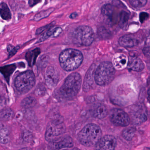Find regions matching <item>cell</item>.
<instances>
[{
	"label": "cell",
	"instance_id": "6da1fadb",
	"mask_svg": "<svg viewBox=\"0 0 150 150\" xmlns=\"http://www.w3.org/2000/svg\"><path fill=\"white\" fill-rule=\"evenodd\" d=\"M83 60L82 53L76 49H67L59 55L60 66L67 71H71L78 69L82 64Z\"/></svg>",
	"mask_w": 150,
	"mask_h": 150
},
{
	"label": "cell",
	"instance_id": "7a4b0ae2",
	"mask_svg": "<svg viewBox=\"0 0 150 150\" xmlns=\"http://www.w3.org/2000/svg\"><path fill=\"white\" fill-rule=\"evenodd\" d=\"M102 136V132L99 125L95 124H89L79 132L78 139L81 144L89 147L96 145Z\"/></svg>",
	"mask_w": 150,
	"mask_h": 150
},
{
	"label": "cell",
	"instance_id": "3957f363",
	"mask_svg": "<svg viewBox=\"0 0 150 150\" xmlns=\"http://www.w3.org/2000/svg\"><path fill=\"white\" fill-rule=\"evenodd\" d=\"M81 82L82 79L79 74L77 72L71 74L60 88V93L63 97L68 99L75 97L79 92Z\"/></svg>",
	"mask_w": 150,
	"mask_h": 150
},
{
	"label": "cell",
	"instance_id": "277c9868",
	"mask_svg": "<svg viewBox=\"0 0 150 150\" xmlns=\"http://www.w3.org/2000/svg\"><path fill=\"white\" fill-rule=\"evenodd\" d=\"M115 69L110 62H103L98 66L94 73L96 83L100 86L109 84L114 79Z\"/></svg>",
	"mask_w": 150,
	"mask_h": 150
},
{
	"label": "cell",
	"instance_id": "5b68a950",
	"mask_svg": "<svg viewBox=\"0 0 150 150\" xmlns=\"http://www.w3.org/2000/svg\"><path fill=\"white\" fill-rule=\"evenodd\" d=\"M66 131V127L62 117L54 118L47 125L45 138L50 143H53L60 139Z\"/></svg>",
	"mask_w": 150,
	"mask_h": 150
},
{
	"label": "cell",
	"instance_id": "8992f818",
	"mask_svg": "<svg viewBox=\"0 0 150 150\" xmlns=\"http://www.w3.org/2000/svg\"><path fill=\"white\" fill-rule=\"evenodd\" d=\"M72 39L74 43L79 46H89L93 41V32L88 26H80L74 31Z\"/></svg>",
	"mask_w": 150,
	"mask_h": 150
},
{
	"label": "cell",
	"instance_id": "52a82bcc",
	"mask_svg": "<svg viewBox=\"0 0 150 150\" xmlns=\"http://www.w3.org/2000/svg\"><path fill=\"white\" fill-rule=\"evenodd\" d=\"M35 84V77L34 73L30 71L20 74L16 78L15 86L18 91L27 93L31 90Z\"/></svg>",
	"mask_w": 150,
	"mask_h": 150
},
{
	"label": "cell",
	"instance_id": "ba28073f",
	"mask_svg": "<svg viewBox=\"0 0 150 150\" xmlns=\"http://www.w3.org/2000/svg\"><path fill=\"white\" fill-rule=\"evenodd\" d=\"M109 117L111 122L117 126L125 127L130 122L129 115L120 109L114 108L110 110Z\"/></svg>",
	"mask_w": 150,
	"mask_h": 150
},
{
	"label": "cell",
	"instance_id": "9c48e42d",
	"mask_svg": "<svg viewBox=\"0 0 150 150\" xmlns=\"http://www.w3.org/2000/svg\"><path fill=\"white\" fill-rule=\"evenodd\" d=\"M131 120L134 124L140 125L147 120V111L143 105L133 108L131 113Z\"/></svg>",
	"mask_w": 150,
	"mask_h": 150
},
{
	"label": "cell",
	"instance_id": "30bf717a",
	"mask_svg": "<svg viewBox=\"0 0 150 150\" xmlns=\"http://www.w3.org/2000/svg\"><path fill=\"white\" fill-rule=\"evenodd\" d=\"M117 140L114 136L106 135L101 138L96 145V149L98 150H114L116 146Z\"/></svg>",
	"mask_w": 150,
	"mask_h": 150
},
{
	"label": "cell",
	"instance_id": "8fae6325",
	"mask_svg": "<svg viewBox=\"0 0 150 150\" xmlns=\"http://www.w3.org/2000/svg\"><path fill=\"white\" fill-rule=\"evenodd\" d=\"M59 73L57 69L53 67H49L45 74L46 85L50 88L55 87L59 81Z\"/></svg>",
	"mask_w": 150,
	"mask_h": 150
},
{
	"label": "cell",
	"instance_id": "7c38bea8",
	"mask_svg": "<svg viewBox=\"0 0 150 150\" xmlns=\"http://www.w3.org/2000/svg\"><path fill=\"white\" fill-rule=\"evenodd\" d=\"M96 66L92 65L86 74L83 85V89L85 92L90 91L93 87L94 79Z\"/></svg>",
	"mask_w": 150,
	"mask_h": 150
},
{
	"label": "cell",
	"instance_id": "4fadbf2b",
	"mask_svg": "<svg viewBox=\"0 0 150 150\" xmlns=\"http://www.w3.org/2000/svg\"><path fill=\"white\" fill-rule=\"evenodd\" d=\"M127 67L130 70L137 72L141 71L144 68V65L142 60L135 56L129 57Z\"/></svg>",
	"mask_w": 150,
	"mask_h": 150
},
{
	"label": "cell",
	"instance_id": "5bb4252c",
	"mask_svg": "<svg viewBox=\"0 0 150 150\" xmlns=\"http://www.w3.org/2000/svg\"><path fill=\"white\" fill-rule=\"evenodd\" d=\"M128 58L127 56L122 53H117L113 58L112 63L115 69L122 70L127 67Z\"/></svg>",
	"mask_w": 150,
	"mask_h": 150
},
{
	"label": "cell",
	"instance_id": "9a60e30c",
	"mask_svg": "<svg viewBox=\"0 0 150 150\" xmlns=\"http://www.w3.org/2000/svg\"><path fill=\"white\" fill-rule=\"evenodd\" d=\"M53 146L56 149H61L71 148L74 145L73 141L70 137H66L61 139H59L53 142Z\"/></svg>",
	"mask_w": 150,
	"mask_h": 150
},
{
	"label": "cell",
	"instance_id": "2e32d148",
	"mask_svg": "<svg viewBox=\"0 0 150 150\" xmlns=\"http://www.w3.org/2000/svg\"><path fill=\"white\" fill-rule=\"evenodd\" d=\"M118 43L122 47L131 48L137 45L138 42L132 36L124 35L119 38Z\"/></svg>",
	"mask_w": 150,
	"mask_h": 150
},
{
	"label": "cell",
	"instance_id": "e0dca14e",
	"mask_svg": "<svg viewBox=\"0 0 150 150\" xmlns=\"http://www.w3.org/2000/svg\"><path fill=\"white\" fill-rule=\"evenodd\" d=\"M10 140V133L8 127L0 123V143L7 144Z\"/></svg>",
	"mask_w": 150,
	"mask_h": 150
},
{
	"label": "cell",
	"instance_id": "ac0fdd59",
	"mask_svg": "<svg viewBox=\"0 0 150 150\" xmlns=\"http://www.w3.org/2000/svg\"><path fill=\"white\" fill-rule=\"evenodd\" d=\"M108 114V110L104 104H100L96 107L93 111V116L95 118L103 119L105 118Z\"/></svg>",
	"mask_w": 150,
	"mask_h": 150
},
{
	"label": "cell",
	"instance_id": "d6986e66",
	"mask_svg": "<svg viewBox=\"0 0 150 150\" xmlns=\"http://www.w3.org/2000/svg\"><path fill=\"white\" fill-rule=\"evenodd\" d=\"M0 16L5 21H9L12 18L10 9L6 3H1L0 4Z\"/></svg>",
	"mask_w": 150,
	"mask_h": 150
},
{
	"label": "cell",
	"instance_id": "ffe728a7",
	"mask_svg": "<svg viewBox=\"0 0 150 150\" xmlns=\"http://www.w3.org/2000/svg\"><path fill=\"white\" fill-rule=\"evenodd\" d=\"M37 100L35 98L32 96H29L24 98L22 101L21 104L22 107L24 108H30L35 107L36 105Z\"/></svg>",
	"mask_w": 150,
	"mask_h": 150
},
{
	"label": "cell",
	"instance_id": "44dd1931",
	"mask_svg": "<svg viewBox=\"0 0 150 150\" xmlns=\"http://www.w3.org/2000/svg\"><path fill=\"white\" fill-rule=\"evenodd\" d=\"M136 129L133 127H129L125 128L122 132V136L124 138L128 141H131L136 133Z\"/></svg>",
	"mask_w": 150,
	"mask_h": 150
},
{
	"label": "cell",
	"instance_id": "7402d4cb",
	"mask_svg": "<svg viewBox=\"0 0 150 150\" xmlns=\"http://www.w3.org/2000/svg\"><path fill=\"white\" fill-rule=\"evenodd\" d=\"M114 7L110 4H107L103 7L101 9V13L105 17L111 20L113 15Z\"/></svg>",
	"mask_w": 150,
	"mask_h": 150
},
{
	"label": "cell",
	"instance_id": "603a6c76",
	"mask_svg": "<svg viewBox=\"0 0 150 150\" xmlns=\"http://www.w3.org/2000/svg\"><path fill=\"white\" fill-rule=\"evenodd\" d=\"M14 115L13 110L10 108H6L0 112V120L3 121H7L11 120Z\"/></svg>",
	"mask_w": 150,
	"mask_h": 150
},
{
	"label": "cell",
	"instance_id": "cb8c5ba5",
	"mask_svg": "<svg viewBox=\"0 0 150 150\" xmlns=\"http://www.w3.org/2000/svg\"><path fill=\"white\" fill-rule=\"evenodd\" d=\"M40 50L38 48L35 49L29 52L26 55V58L28 63L33 65L35 64L37 57L40 54Z\"/></svg>",
	"mask_w": 150,
	"mask_h": 150
},
{
	"label": "cell",
	"instance_id": "d4e9b609",
	"mask_svg": "<svg viewBox=\"0 0 150 150\" xmlns=\"http://www.w3.org/2000/svg\"><path fill=\"white\" fill-rule=\"evenodd\" d=\"M147 0H129L131 6L135 8H141L145 6Z\"/></svg>",
	"mask_w": 150,
	"mask_h": 150
},
{
	"label": "cell",
	"instance_id": "484cf974",
	"mask_svg": "<svg viewBox=\"0 0 150 150\" xmlns=\"http://www.w3.org/2000/svg\"><path fill=\"white\" fill-rule=\"evenodd\" d=\"M53 11L52 9H50L46 11H42L40 12L35 16L34 20L35 21H39L42 20V19L47 17L50 15V14Z\"/></svg>",
	"mask_w": 150,
	"mask_h": 150
},
{
	"label": "cell",
	"instance_id": "4316f807",
	"mask_svg": "<svg viewBox=\"0 0 150 150\" xmlns=\"http://www.w3.org/2000/svg\"><path fill=\"white\" fill-rule=\"evenodd\" d=\"M49 60V57L48 56L46 55H43L39 58L38 63V66L40 68H43L47 65Z\"/></svg>",
	"mask_w": 150,
	"mask_h": 150
},
{
	"label": "cell",
	"instance_id": "83f0119b",
	"mask_svg": "<svg viewBox=\"0 0 150 150\" xmlns=\"http://www.w3.org/2000/svg\"><path fill=\"white\" fill-rule=\"evenodd\" d=\"M18 49V47H14L11 45H8L7 46V50L9 52V57H12L15 55L17 52Z\"/></svg>",
	"mask_w": 150,
	"mask_h": 150
},
{
	"label": "cell",
	"instance_id": "f1b7e54d",
	"mask_svg": "<svg viewBox=\"0 0 150 150\" xmlns=\"http://www.w3.org/2000/svg\"><path fill=\"white\" fill-rule=\"evenodd\" d=\"M52 26V25H51V24H50V25H46V26H44V27L39 28H38V29H37V30H36V35H39V34H41L42 32H43L45 30H46L47 29L51 28Z\"/></svg>",
	"mask_w": 150,
	"mask_h": 150
},
{
	"label": "cell",
	"instance_id": "f546056e",
	"mask_svg": "<svg viewBox=\"0 0 150 150\" xmlns=\"http://www.w3.org/2000/svg\"><path fill=\"white\" fill-rule=\"evenodd\" d=\"M148 18V14L147 13H141L139 15V21L141 23L144 22Z\"/></svg>",
	"mask_w": 150,
	"mask_h": 150
},
{
	"label": "cell",
	"instance_id": "4dcf8cb0",
	"mask_svg": "<svg viewBox=\"0 0 150 150\" xmlns=\"http://www.w3.org/2000/svg\"><path fill=\"white\" fill-rule=\"evenodd\" d=\"M42 0H29V5L30 6L33 7L42 1Z\"/></svg>",
	"mask_w": 150,
	"mask_h": 150
},
{
	"label": "cell",
	"instance_id": "1f68e13d",
	"mask_svg": "<svg viewBox=\"0 0 150 150\" xmlns=\"http://www.w3.org/2000/svg\"><path fill=\"white\" fill-rule=\"evenodd\" d=\"M77 14L76 13H74L72 14L70 16V18L71 19H74V18H75L77 16Z\"/></svg>",
	"mask_w": 150,
	"mask_h": 150
}]
</instances>
